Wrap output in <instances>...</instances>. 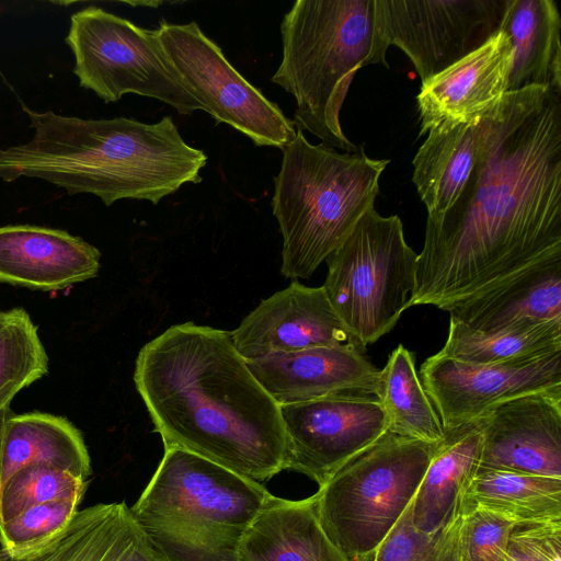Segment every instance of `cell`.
<instances>
[{"label": "cell", "mask_w": 561, "mask_h": 561, "mask_svg": "<svg viewBox=\"0 0 561 561\" xmlns=\"http://www.w3.org/2000/svg\"><path fill=\"white\" fill-rule=\"evenodd\" d=\"M22 107L33 137L0 148L3 181L36 178L69 194L95 195L105 206L125 198L157 205L183 185L202 182L207 156L185 142L171 116L157 123L83 119Z\"/></svg>", "instance_id": "cell-3"}, {"label": "cell", "mask_w": 561, "mask_h": 561, "mask_svg": "<svg viewBox=\"0 0 561 561\" xmlns=\"http://www.w3.org/2000/svg\"><path fill=\"white\" fill-rule=\"evenodd\" d=\"M508 0H375L378 27L422 82L500 32Z\"/></svg>", "instance_id": "cell-11"}, {"label": "cell", "mask_w": 561, "mask_h": 561, "mask_svg": "<svg viewBox=\"0 0 561 561\" xmlns=\"http://www.w3.org/2000/svg\"><path fill=\"white\" fill-rule=\"evenodd\" d=\"M87 480L65 470L46 465L24 467L1 489L2 524L35 505L65 499L82 500Z\"/></svg>", "instance_id": "cell-31"}, {"label": "cell", "mask_w": 561, "mask_h": 561, "mask_svg": "<svg viewBox=\"0 0 561 561\" xmlns=\"http://www.w3.org/2000/svg\"><path fill=\"white\" fill-rule=\"evenodd\" d=\"M437 444L386 431L314 493L323 530L351 561H363L411 504Z\"/></svg>", "instance_id": "cell-7"}, {"label": "cell", "mask_w": 561, "mask_h": 561, "mask_svg": "<svg viewBox=\"0 0 561 561\" xmlns=\"http://www.w3.org/2000/svg\"><path fill=\"white\" fill-rule=\"evenodd\" d=\"M506 561H514L513 559H511L508 556L506 557Z\"/></svg>", "instance_id": "cell-36"}, {"label": "cell", "mask_w": 561, "mask_h": 561, "mask_svg": "<svg viewBox=\"0 0 561 561\" xmlns=\"http://www.w3.org/2000/svg\"><path fill=\"white\" fill-rule=\"evenodd\" d=\"M448 312L451 320L478 331L561 320V255L512 275Z\"/></svg>", "instance_id": "cell-20"}, {"label": "cell", "mask_w": 561, "mask_h": 561, "mask_svg": "<svg viewBox=\"0 0 561 561\" xmlns=\"http://www.w3.org/2000/svg\"><path fill=\"white\" fill-rule=\"evenodd\" d=\"M417 254L398 216L368 209L327 257L323 288L334 311L366 348L390 332L415 287Z\"/></svg>", "instance_id": "cell-8"}, {"label": "cell", "mask_w": 561, "mask_h": 561, "mask_svg": "<svg viewBox=\"0 0 561 561\" xmlns=\"http://www.w3.org/2000/svg\"><path fill=\"white\" fill-rule=\"evenodd\" d=\"M473 507L516 524L561 522V479L479 467L462 511Z\"/></svg>", "instance_id": "cell-26"}, {"label": "cell", "mask_w": 561, "mask_h": 561, "mask_svg": "<svg viewBox=\"0 0 561 561\" xmlns=\"http://www.w3.org/2000/svg\"><path fill=\"white\" fill-rule=\"evenodd\" d=\"M66 43L73 53L80 85L105 103L134 93L182 115L204 111L164 54L156 30L89 7L71 15Z\"/></svg>", "instance_id": "cell-9"}, {"label": "cell", "mask_w": 561, "mask_h": 561, "mask_svg": "<svg viewBox=\"0 0 561 561\" xmlns=\"http://www.w3.org/2000/svg\"><path fill=\"white\" fill-rule=\"evenodd\" d=\"M515 525L483 508L463 510L459 527L460 561H506Z\"/></svg>", "instance_id": "cell-33"}, {"label": "cell", "mask_w": 561, "mask_h": 561, "mask_svg": "<svg viewBox=\"0 0 561 561\" xmlns=\"http://www.w3.org/2000/svg\"><path fill=\"white\" fill-rule=\"evenodd\" d=\"M377 399L387 431L435 444L445 438L439 416L415 369V357L403 345L391 352L380 369Z\"/></svg>", "instance_id": "cell-28"}, {"label": "cell", "mask_w": 561, "mask_h": 561, "mask_svg": "<svg viewBox=\"0 0 561 561\" xmlns=\"http://www.w3.org/2000/svg\"><path fill=\"white\" fill-rule=\"evenodd\" d=\"M507 556L514 561H561V522L516 524Z\"/></svg>", "instance_id": "cell-34"}, {"label": "cell", "mask_w": 561, "mask_h": 561, "mask_svg": "<svg viewBox=\"0 0 561 561\" xmlns=\"http://www.w3.org/2000/svg\"><path fill=\"white\" fill-rule=\"evenodd\" d=\"M482 435L477 420L445 434L412 500V519L425 533L454 524L479 466Z\"/></svg>", "instance_id": "cell-22"}, {"label": "cell", "mask_w": 561, "mask_h": 561, "mask_svg": "<svg viewBox=\"0 0 561 561\" xmlns=\"http://www.w3.org/2000/svg\"><path fill=\"white\" fill-rule=\"evenodd\" d=\"M46 465L87 480L91 460L81 433L48 413L11 414L3 435L1 489L20 469Z\"/></svg>", "instance_id": "cell-25"}, {"label": "cell", "mask_w": 561, "mask_h": 561, "mask_svg": "<svg viewBox=\"0 0 561 561\" xmlns=\"http://www.w3.org/2000/svg\"><path fill=\"white\" fill-rule=\"evenodd\" d=\"M156 31L187 90L217 123L229 125L260 147L283 149L295 137L293 121L230 64L195 21H161Z\"/></svg>", "instance_id": "cell-10"}, {"label": "cell", "mask_w": 561, "mask_h": 561, "mask_svg": "<svg viewBox=\"0 0 561 561\" xmlns=\"http://www.w3.org/2000/svg\"><path fill=\"white\" fill-rule=\"evenodd\" d=\"M476 420L480 468L561 479V387L503 401Z\"/></svg>", "instance_id": "cell-14"}, {"label": "cell", "mask_w": 561, "mask_h": 561, "mask_svg": "<svg viewBox=\"0 0 561 561\" xmlns=\"http://www.w3.org/2000/svg\"><path fill=\"white\" fill-rule=\"evenodd\" d=\"M231 337L244 359L319 346L366 351L334 311L323 286L298 280L262 300Z\"/></svg>", "instance_id": "cell-15"}, {"label": "cell", "mask_w": 561, "mask_h": 561, "mask_svg": "<svg viewBox=\"0 0 561 561\" xmlns=\"http://www.w3.org/2000/svg\"><path fill=\"white\" fill-rule=\"evenodd\" d=\"M245 360L279 407L337 394L377 398L379 390L380 369L356 348L319 346Z\"/></svg>", "instance_id": "cell-16"}, {"label": "cell", "mask_w": 561, "mask_h": 561, "mask_svg": "<svg viewBox=\"0 0 561 561\" xmlns=\"http://www.w3.org/2000/svg\"><path fill=\"white\" fill-rule=\"evenodd\" d=\"M421 382L445 434L491 407L527 393L561 387V352L523 363L482 365L436 353L421 367Z\"/></svg>", "instance_id": "cell-13"}, {"label": "cell", "mask_w": 561, "mask_h": 561, "mask_svg": "<svg viewBox=\"0 0 561 561\" xmlns=\"http://www.w3.org/2000/svg\"><path fill=\"white\" fill-rule=\"evenodd\" d=\"M559 352L561 320L478 331L450 319L446 342L438 353L465 363L497 365L536 360Z\"/></svg>", "instance_id": "cell-27"}, {"label": "cell", "mask_w": 561, "mask_h": 561, "mask_svg": "<svg viewBox=\"0 0 561 561\" xmlns=\"http://www.w3.org/2000/svg\"><path fill=\"white\" fill-rule=\"evenodd\" d=\"M460 519L461 516L449 526L425 533L414 526L410 504L363 561H460Z\"/></svg>", "instance_id": "cell-30"}, {"label": "cell", "mask_w": 561, "mask_h": 561, "mask_svg": "<svg viewBox=\"0 0 561 561\" xmlns=\"http://www.w3.org/2000/svg\"><path fill=\"white\" fill-rule=\"evenodd\" d=\"M285 434L284 470L323 485L348 459L387 431L376 397L337 394L279 407Z\"/></svg>", "instance_id": "cell-12"}, {"label": "cell", "mask_w": 561, "mask_h": 561, "mask_svg": "<svg viewBox=\"0 0 561 561\" xmlns=\"http://www.w3.org/2000/svg\"><path fill=\"white\" fill-rule=\"evenodd\" d=\"M500 32L510 39L506 92L539 87L561 92V18L552 0H508Z\"/></svg>", "instance_id": "cell-23"}, {"label": "cell", "mask_w": 561, "mask_h": 561, "mask_svg": "<svg viewBox=\"0 0 561 561\" xmlns=\"http://www.w3.org/2000/svg\"><path fill=\"white\" fill-rule=\"evenodd\" d=\"M0 561H167L121 503L78 510L50 538L24 550L0 548Z\"/></svg>", "instance_id": "cell-18"}, {"label": "cell", "mask_w": 561, "mask_h": 561, "mask_svg": "<svg viewBox=\"0 0 561 561\" xmlns=\"http://www.w3.org/2000/svg\"><path fill=\"white\" fill-rule=\"evenodd\" d=\"M10 405L0 410V497H1V471H2V449H3V435L7 420L11 415ZM2 520L0 514V539H1Z\"/></svg>", "instance_id": "cell-35"}, {"label": "cell", "mask_w": 561, "mask_h": 561, "mask_svg": "<svg viewBox=\"0 0 561 561\" xmlns=\"http://www.w3.org/2000/svg\"><path fill=\"white\" fill-rule=\"evenodd\" d=\"M270 494L260 482L168 448L129 508L167 561H239L242 537Z\"/></svg>", "instance_id": "cell-5"}, {"label": "cell", "mask_w": 561, "mask_h": 561, "mask_svg": "<svg viewBox=\"0 0 561 561\" xmlns=\"http://www.w3.org/2000/svg\"><path fill=\"white\" fill-rule=\"evenodd\" d=\"M47 370L48 358L28 313L22 308L0 311V410Z\"/></svg>", "instance_id": "cell-29"}, {"label": "cell", "mask_w": 561, "mask_h": 561, "mask_svg": "<svg viewBox=\"0 0 561 561\" xmlns=\"http://www.w3.org/2000/svg\"><path fill=\"white\" fill-rule=\"evenodd\" d=\"M100 251L65 230L32 225L0 227V282L59 290L94 277Z\"/></svg>", "instance_id": "cell-19"}, {"label": "cell", "mask_w": 561, "mask_h": 561, "mask_svg": "<svg viewBox=\"0 0 561 561\" xmlns=\"http://www.w3.org/2000/svg\"><path fill=\"white\" fill-rule=\"evenodd\" d=\"M80 499L32 506L2 524L0 545L9 551L31 548L57 534L78 511Z\"/></svg>", "instance_id": "cell-32"}, {"label": "cell", "mask_w": 561, "mask_h": 561, "mask_svg": "<svg viewBox=\"0 0 561 561\" xmlns=\"http://www.w3.org/2000/svg\"><path fill=\"white\" fill-rule=\"evenodd\" d=\"M282 60L271 81L296 101L293 123L321 144L354 152L340 114L357 70L388 67L375 0H297L280 23Z\"/></svg>", "instance_id": "cell-4"}, {"label": "cell", "mask_w": 561, "mask_h": 561, "mask_svg": "<svg viewBox=\"0 0 561 561\" xmlns=\"http://www.w3.org/2000/svg\"><path fill=\"white\" fill-rule=\"evenodd\" d=\"M485 114L472 122L432 128L419 148L412 180L428 215L447 210L463 190L476 162Z\"/></svg>", "instance_id": "cell-24"}, {"label": "cell", "mask_w": 561, "mask_h": 561, "mask_svg": "<svg viewBox=\"0 0 561 561\" xmlns=\"http://www.w3.org/2000/svg\"><path fill=\"white\" fill-rule=\"evenodd\" d=\"M134 381L164 449L190 451L260 483L284 470L279 405L230 331L170 327L140 350Z\"/></svg>", "instance_id": "cell-2"}, {"label": "cell", "mask_w": 561, "mask_h": 561, "mask_svg": "<svg viewBox=\"0 0 561 561\" xmlns=\"http://www.w3.org/2000/svg\"><path fill=\"white\" fill-rule=\"evenodd\" d=\"M561 255V92H506L485 114L472 171L447 210L427 215L405 310L449 311Z\"/></svg>", "instance_id": "cell-1"}, {"label": "cell", "mask_w": 561, "mask_h": 561, "mask_svg": "<svg viewBox=\"0 0 561 561\" xmlns=\"http://www.w3.org/2000/svg\"><path fill=\"white\" fill-rule=\"evenodd\" d=\"M239 561H351L322 528L316 494L268 495L240 542Z\"/></svg>", "instance_id": "cell-21"}, {"label": "cell", "mask_w": 561, "mask_h": 561, "mask_svg": "<svg viewBox=\"0 0 561 561\" xmlns=\"http://www.w3.org/2000/svg\"><path fill=\"white\" fill-rule=\"evenodd\" d=\"M512 65L508 37L499 32L483 46L422 82L416 96L423 136L443 124L472 122L506 93Z\"/></svg>", "instance_id": "cell-17"}, {"label": "cell", "mask_w": 561, "mask_h": 561, "mask_svg": "<svg viewBox=\"0 0 561 561\" xmlns=\"http://www.w3.org/2000/svg\"><path fill=\"white\" fill-rule=\"evenodd\" d=\"M282 151L271 203L283 239L280 272L307 279L374 207L390 160L373 159L363 147L312 145L300 130Z\"/></svg>", "instance_id": "cell-6"}]
</instances>
